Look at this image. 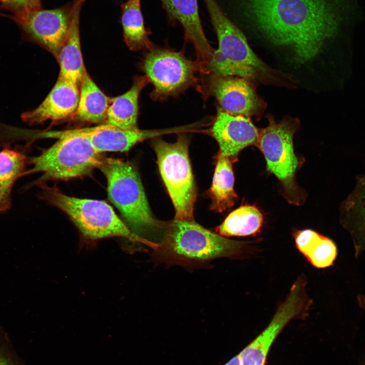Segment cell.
<instances>
[{"label":"cell","mask_w":365,"mask_h":365,"mask_svg":"<svg viewBox=\"0 0 365 365\" xmlns=\"http://www.w3.org/2000/svg\"><path fill=\"white\" fill-rule=\"evenodd\" d=\"M258 28L272 43L289 46L297 61L313 59L337 33L345 5L332 0H247Z\"/></svg>","instance_id":"cell-1"},{"label":"cell","mask_w":365,"mask_h":365,"mask_svg":"<svg viewBox=\"0 0 365 365\" xmlns=\"http://www.w3.org/2000/svg\"><path fill=\"white\" fill-rule=\"evenodd\" d=\"M161 234L152 258L156 263L167 265L195 267L218 258L240 259L252 248L251 241L228 239L194 220L165 223Z\"/></svg>","instance_id":"cell-2"},{"label":"cell","mask_w":365,"mask_h":365,"mask_svg":"<svg viewBox=\"0 0 365 365\" xmlns=\"http://www.w3.org/2000/svg\"><path fill=\"white\" fill-rule=\"evenodd\" d=\"M218 39L206 69L211 76H235L254 83L291 85L287 75L272 69L249 47L241 31L224 14L215 0H204Z\"/></svg>","instance_id":"cell-3"},{"label":"cell","mask_w":365,"mask_h":365,"mask_svg":"<svg viewBox=\"0 0 365 365\" xmlns=\"http://www.w3.org/2000/svg\"><path fill=\"white\" fill-rule=\"evenodd\" d=\"M49 137L59 139L40 155L29 157V164L32 167L23 174L43 173L35 184L50 179L65 180L81 177L89 174L101 164L103 157L82 133V129L49 132Z\"/></svg>","instance_id":"cell-4"},{"label":"cell","mask_w":365,"mask_h":365,"mask_svg":"<svg viewBox=\"0 0 365 365\" xmlns=\"http://www.w3.org/2000/svg\"><path fill=\"white\" fill-rule=\"evenodd\" d=\"M98 168L106 178L109 199L130 230L141 237L146 233H161L165 223L153 215L135 167L119 159L102 158Z\"/></svg>","instance_id":"cell-5"},{"label":"cell","mask_w":365,"mask_h":365,"mask_svg":"<svg viewBox=\"0 0 365 365\" xmlns=\"http://www.w3.org/2000/svg\"><path fill=\"white\" fill-rule=\"evenodd\" d=\"M39 185L42 188V198L66 213L85 237L98 240L120 237L143 244L153 250L158 247L157 243L133 233L106 202L69 196L57 188Z\"/></svg>","instance_id":"cell-6"},{"label":"cell","mask_w":365,"mask_h":365,"mask_svg":"<svg viewBox=\"0 0 365 365\" xmlns=\"http://www.w3.org/2000/svg\"><path fill=\"white\" fill-rule=\"evenodd\" d=\"M267 118L268 125L260 130L257 147L265 157L267 171L278 179L284 198L290 203L301 205L306 195L297 182L296 174L302 161L295 153L293 141L300 121L289 116L278 122L270 115Z\"/></svg>","instance_id":"cell-7"},{"label":"cell","mask_w":365,"mask_h":365,"mask_svg":"<svg viewBox=\"0 0 365 365\" xmlns=\"http://www.w3.org/2000/svg\"><path fill=\"white\" fill-rule=\"evenodd\" d=\"M190 139L178 133L175 142L152 140L160 175L173 204L174 220L193 221L197 191L189 156Z\"/></svg>","instance_id":"cell-8"},{"label":"cell","mask_w":365,"mask_h":365,"mask_svg":"<svg viewBox=\"0 0 365 365\" xmlns=\"http://www.w3.org/2000/svg\"><path fill=\"white\" fill-rule=\"evenodd\" d=\"M141 67L154 87L150 97L159 101L177 96L195 85L196 74L200 71L197 62L182 52L154 45L145 54Z\"/></svg>","instance_id":"cell-9"},{"label":"cell","mask_w":365,"mask_h":365,"mask_svg":"<svg viewBox=\"0 0 365 365\" xmlns=\"http://www.w3.org/2000/svg\"><path fill=\"white\" fill-rule=\"evenodd\" d=\"M306 283L304 276L293 283L268 326L238 354L241 365H264L272 344L283 328L291 320L308 312L311 300L306 292Z\"/></svg>","instance_id":"cell-10"},{"label":"cell","mask_w":365,"mask_h":365,"mask_svg":"<svg viewBox=\"0 0 365 365\" xmlns=\"http://www.w3.org/2000/svg\"><path fill=\"white\" fill-rule=\"evenodd\" d=\"M74 10L73 2L51 10L12 15L11 18L25 38L44 47L57 56L67 35Z\"/></svg>","instance_id":"cell-11"},{"label":"cell","mask_w":365,"mask_h":365,"mask_svg":"<svg viewBox=\"0 0 365 365\" xmlns=\"http://www.w3.org/2000/svg\"><path fill=\"white\" fill-rule=\"evenodd\" d=\"M211 77L209 91L222 110L234 116L261 118L266 104L257 94L255 83L235 76Z\"/></svg>","instance_id":"cell-12"},{"label":"cell","mask_w":365,"mask_h":365,"mask_svg":"<svg viewBox=\"0 0 365 365\" xmlns=\"http://www.w3.org/2000/svg\"><path fill=\"white\" fill-rule=\"evenodd\" d=\"M259 131L250 118L231 115L218 107L208 133L217 142L219 151L236 160L243 149L257 146Z\"/></svg>","instance_id":"cell-13"},{"label":"cell","mask_w":365,"mask_h":365,"mask_svg":"<svg viewBox=\"0 0 365 365\" xmlns=\"http://www.w3.org/2000/svg\"><path fill=\"white\" fill-rule=\"evenodd\" d=\"M190 125L154 130H129L108 124L84 128L82 133L99 153L103 152H126L145 140L171 133L191 131Z\"/></svg>","instance_id":"cell-14"},{"label":"cell","mask_w":365,"mask_h":365,"mask_svg":"<svg viewBox=\"0 0 365 365\" xmlns=\"http://www.w3.org/2000/svg\"><path fill=\"white\" fill-rule=\"evenodd\" d=\"M79 98V86L58 77L44 100L36 108L22 113L21 119L29 125L66 119L75 114Z\"/></svg>","instance_id":"cell-15"},{"label":"cell","mask_w":365,"mask_h":365,"mask_svg":"<svg viewBox=\"0 0 365 365\" xmlns=\"http://www.w3.org/2000/svg\"><path fill=\"white\" fill-rule=\"evenodd\" d=\"M172 20L182 26L187 41L193 45L196 61L202 72L206 71L214 50L209 44L201 25L197 0H161Z\"/></svg>","instance_id":"cell-16"},{"label":"cell","mask_w":365,"mask_h":365,"mask_svg":"<svg viewBox=\"0 0 365 365\" xmlns=\"http://www.w3.org/2000/svg\"><path fill=\"white\" fill-rule=\"evenodd\" d=\"M85 0H73L71 23L65 40L56 57L60 66L59 77L80 85L86 71L82 57L80 37V15Z\"/></svg>","instance_id":"cell-17"},{"label":"cell","mask_w":365,"mask_h":365,"mask_svg":"<svg viewBox=\"0 0 365 365\" xmlns=\"http://www.w3.org/2000/svg\"><path fill=\"white\" fill-rule=\"evenodd\" d=\"M29 144L3 147L0 151V213L9 210L12 206L11 193L16 181L23 176L29 164L27 154Z\"/></svg>","instance_id":"cell-18"},{"label":"cell","mask_w":365,"mask_h":365,"mask_svg":"<svg viewBox=\"0 0 365 365\" xmlns=\"http://www.w3.org/2000/svg\"><path fill=\"white\" fill-rule=\"evenodd\" d=\"M149 83L145 75L137 77L127 92L111 98L106 116V124L125 129H138L139 96Z\"/></svg>","instance_id":"cell-19"},{"label":"cell","mask_w":365,"mask_h":365,"mask_svg":"<svg viewBox=\"0 0 365 365\" xmlns=\"http://www.w3.org/2000/svg\"><path fill=\"white\" fill-rule=\"evenodd\" d=\"M215 167L211 186L208 191L210 208L216 212H224L234 204L237 195L234 191L233 164L236 160L218 151L215 156Z\"/></svg>","instance_id":"cell-20"},{"label":"cell","mask_w":365,"mask_h":365,"mask_svg":"<svg viewBox=\"0 0 365 365\" xmlns=\"http://www.w3.org/2000/svg\"><path fill=\"white\" fill-rule=\"evenodd\" d=\"M340 221L357 242H365V175L356 178L353 190L342 202Z\"/></svg>","instance_id":"cell-21"},{"label":"cell","mask_w":365,"mask_h":365,"mask_svg":"<svg viewBox=\"0 0 365 365\" xmlns=\"http://www.w3.org/2000/svg\"><path fill=\"white\" fill-rule=\"evenodd\" d=\"M80 85V98L75 113L77 119L95 124L105 121L110 99L100 90L87 71Z\"/></svg>","instance_id":"cell-22"},{"label":"cell","mask_w":365,"mask_h":365,"mask_svg":"<svg viewBox=\"0 0 365 365\" xmlns=\"http://www.w3.org/2000/svg\"><path fill=\"white\" fill-rule=\"evenodd\" d=\"M121 21L123 37L130 50H149L153 46L144 26L140 0H127L121 5Z\"/></svg>","instance_id":"cell-23"},{"label":"cell","mask_w":365,"mask_h":365,"mask_svg":"<svg viewBox=\"0 0 365 365\" xmlns=\"http://www.w3.org/2000/svg\"><path fill=\"white\" fill-rule=\"evenodd\" d=\"M263 215L256 206L244 205L231 212L215 229L225 237H244L259 233L263 224Z\"/></svg>","instance_id":"cell-24"},{"label":"cell","mask_w":365,"mask_h":365,"mask_svg":"<svg viewBox=\"0 0 365 365\" xmlns=\"http://www.w3.org/2000/svg\"><path fill=\"white\" fill-rule=\"evenodd\" d=\"M337 254L335 243L328 237L318 234L304 256L314 267L324 268L332 265Z\"/></svg>","instance_id":"cell-25"},{"label":"cell","mask_w":365,"mask_h":365,"mask_svg":"<svg viewBox=\"0 0 365 365\" xmlns=\"http://www.w3.org/2000/svg\"><path fill=\"white\" fill-rule=\"evenodd\" d=\"M0 365H23L7 333L0 326Z\"/></svg>","instance_id":"cell-26"},{"label":"cell","mask_w":365,"mask_h":365,"mask_svg":"<svg viewBox=\"0 0 365 365\" xmlns=\"http://www.w3.org/2000/svg\"><path fill=\"white\" fill-rule=\"evenodd\" d=\"M42 0H6L1 7L13 13L18 15L28 13L42 9Z\"/></svg>","instance_id":"cell-27"},{"label":"cell","mask_w":365,"mask_h":365,"mask_svg":"<svg viewBox=\"0 0 365 365\" xmlns=\"http://www.w3.org/2000/svg\"><path fill=\"white\" fill-rule=\"evenodd\" d=\"M318 235L317 232L310 229L297 232L295 235V239L297 248L300 252L304 255Z\"/></svg>","instance_id":"cell-28"},{"label":"cell","mask_w":365,"mask_h":365,"mask_svg":"<svg viewBox=\"0 0 365 365\" xmlns=\"http://www.w3.org/2000/svg\"><path fill=\"white\" fill-rule=\"evenodd\" d=\"M224 365H241L239 354L234 357Z\"/></svg>","instance_id":"cell-29"},{"label":"cell","mask_w":365,"mask_h":365,"mask_svg":"<svg viewBox=\"0 0 365 365\" xmlns=\"http://www.w3.org/2000/svg\"><path fill=\"white\" fill-rule=\"evenodd\" d=\"M359 300H360V304H361L362 306L365 307V297H362L361 298H360V299Z\"/></svg>","instance_id":"cell-30"},{"label":"cell","mask_w":365,"mask_h":365,"mask_svg":"<svg viewBox=\"0 0 365 365\" xmlns=\"http://www.w3.org/2000/svg\"><path fill=\"white\" fill-rule=\"evenodd\" d=\"M359 365H365V355L361 358Z\"/></svg>","instance_id":"cell-31"},{"label":"cell","mask_w":365,"mask_h":365,"mask_svg":"<svg viewBox=\"0 0 365 365\" xmlns=\"http://www.w3.org/2000/svg\"><path fill=\"white\" fill-rule=\"evenodd\" d=\"M6 0H0V2H1V3H3Z\"/></svg>","instance_id":"cell-32"}]
</instances>
